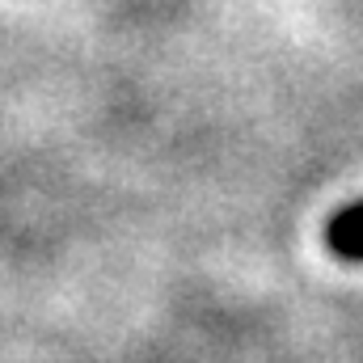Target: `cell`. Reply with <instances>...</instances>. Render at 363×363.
Wrapping results in <instances>:
<instances>
[{
    "mask_svg": "<svg viewBox=\"0 0 363 363\" xmlns=\"http://www.w3.org/2000/svg\"><path fill=\"white\" fill-rule=\"evenodd\" d=\"M325 245L342 262H363V203H347L325 224Z\"/></svg>",
    "mask_w": 363,
    "mask_h": 363,
    "instance_id": "cell-1",
    "label": "cell"
}]
</instances>
